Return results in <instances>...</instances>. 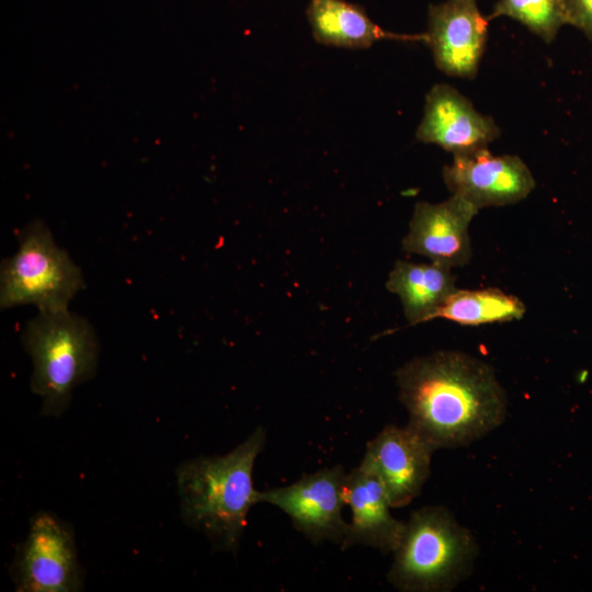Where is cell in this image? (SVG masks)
Segmentation results:
<instances>
[{"label": "cell", "instance_id": "10", "mask_svg": "<svg viewBox=\"0 0 592 592\" xmlns=\"http://www.w3.org/2000/svg\"><path fill=\"white\" fill-rule=\"evenodd\" d=\"M434 448L408 424L386 425L366 446L362 465L383 483L392 508L409 504L430 476Z\"/></svg>", "mask_w": 592, "mask_h": 592}, {"label": "cell", "instance_id": "17", "mask_svg": "<svg viewBox=\"0 0 592 592\" xmlns=\"http://www.w3.org/2000/svg\"><path fill=\"white\" fill-rule=\"evenodd\" d=\"M499 16L516 20L546 43L553 42L560 27L569 24L563 0H499L487 19Z\"/></svg>", "mask_w": 592, "mask_h": 592}, {"label": "cell", "instance_id": "7", "mask_svg": "<svg viewBox=\"0 0 592 592\" xmlns=\"http://www.w3.org/2000/svg\"><path fill=\"white\" fill-rule=\"evenodd\" d=\"M346 476L341 465L323 468L292 485L260 491V502L281 509L311 543L342 546L349 528L342 516Z\"/></svg>", "mask_w": 592, "mask_h": 592}, {"label": "cell", "instance_id": "3", "mask_svg": "<svg viewBox=\"0 0 592 592\" xmlns=\"http://www.w3.org/2000/svg\"><path fill=\"white\" fill-rule=\"evenodd\" d=\"M388 581L403 592H446L473 571L478 545L444 506L413 511L392 551Z\"/></svg>", "mask_w": 592, "mask_h": 592}, {"label": "cell", "instance_id": "8", "mask_svg": "<svg viewBox=\"0 0 592 592\" xmlns=\"http://www.w3.org/2000/svg\"><path fill=\"white\" fill-rule=\"evenodd\" d=\"M443 179L452 194L464 197L478 209L517 203L535 187L534 178L521 158L494 156L487 148L454 155L453 162L443 169Z\"/></svg>", "mask_w": 592, "mask_h": 592}, {"label": "cell", "instance_id": "2", "mask_svg": "<svg viewBox=\"0 0 592 592\" xmlns=\"http://www.w3.org/2000/svg\"><path fill=\"white\" fill-rule=\"evenodd\" d=\"M265 437L259 426L229 453L186 459L175 470L181 519L216 551L236 554L248 513L260 503L252 473Z\"/></svg>", "mask_w": 592, "mask_h": 592}, {"label": "cell", "instance_id": "4", "mask_svg": "<svg viewBox=\"0 0 592 592\" xmlns=\"http://www.w3.org/2000/svg\"><path fill=\"white\" fill-rule=\"evenodd\" d=\"M32 358L31 390L42 399L41 414L59 417L73 389L93 378L100 346L91 323L68 309L39 312L21 337Z\"/></svg>", "mask_w": 592, "mask_h": 592}, {"label": "cell", "instance_id": "11", "mask_svg": "<svg viewBox=\"0 0 592 592\" xmlns=\"http://www.w3.org/2000/svg\"><path fill=\"white\" fill-rule=\"evenodd\" d=\"M478 210L456 194L437 204L418 202L402 249L452 269L467 264L471 258L468 229Z\"/></svg>", "mask_w": 592, "mask_h": 592}, {"label": "cell", "instance_id": "16", "mask_svg": "<svg viewBox=\"0 0 592 592\" xmlns=\"http://www.w3.org/2000/svg\"><path fill=\"white\" fill-rule=\"evenodd\" d=\"M523 301L498 288L456 289L434 315L463 326L508 322L523 318Z\"/></svg>", "mask_w": 592, "mask_h": 592}, {"label": "cell", "instance_id": "18", "mask_svg": "<svg viewBox=\"0 0 592 592\" xmlns=\"http://www.w3.org/2000/svg\"><path fill=\"white\" fill-rule=\"evenodd\" d=\"M569 24L582 31L592 41V0H563Z\"/></svg>", "mask_w": 592, "mask_h": 592}, {"label": "cell", "instance_id": "15", "mask_svg": "<svg viewBox=\"0 0 592 592\" xmlns=\"http://www.w3.org/2000/svg\"><path fill=\"white\" fill-rule=\"evenodd\" d=\"M452 267L439 262L413 263L398 260L386 287L396 294L410 325L426 322L457 289Z\"/></svg>", "mask_w": 592, "mask_h": 592}, {"label": "cell", "instance_id": "1", "mask_svg": "<svg viewBox=\"0 0 592 592\" xmlns=\"http://www.w3.org/2000/svg\"><path fill=\"white\" fill-rule=\"evenodd\" d=\"M407 423L434 451L466 446L505 420L506 394L490 364L441 350L414 357L396 372Z\"/></svg>", "mask_w": 592, "mask_h": 592}, {"label": "cell", "instance_id": "13", "mask_svg": "<svg viewBox=\"0 0 592 592\" xmlns=\"http://www.w3.org/2000/svg\"><path fill=\"white\" fill-rule=\"evenodd\" d=\"M345 502L351 508L352 520L341 549L364 545L383 554L392 553L400 539L405 521L391 515L392 506L383 483L362 464L346 476Z\"/></svg>", "mask_w": 592, "mask_h": 592}, {"label": "cell", "instance_id": "12", "mask_svg": "<svg viewBox=\"0 0 592 592\" xmlns=\"http://www.w3.org/2000/svg\"><path fill=\"white\" fill-rule=\"evenodd\" d=\"M500 135L494 121L479 113L473 103L448 84L431 88L417 138L435 144L453 155L487 148Z\"/></svg>", "mask_w": 592, "mask_h": 592}, {"label": "cell", "instance_id": "6", "mask_svg": "<svg viewBox=\"0 0 592 592\" xmlns=\"http://www.w3.org/2000/svg\"><path fill=\"white\" fill-rule=\"evenodd\" d=\"M10 573L18 592L82 590L84 571L72 527L52 512H36L26 538L16 548Z\"/></svg>", "mask_w": 592, "mask_h": 592}, {"label": "cell", "instance_id": "5", "mask_svg": "<svg viewBox=\"0 0 592 592\" xmlns=\"http://www.w3.org/2000/svg\"><path fill=\"white\" fill-rule=\"evenodd\" d=\"M18 238L16 252L0 267L1 309L25 305L39 312L68 309L86 286L81 269L41 220L24 227Z\"/></svg>", "mask_w": 592, "mask_h": 592}, {"label": "cell", "instance_id": "9", "mask_svg": "<svg viewBox=\"0 0 592 592\" xmlns=\"http://www.w3.org/2000/svg\"><path fill=\"white\" fill-rule=\"evenodd\" d=\"M488 25L476 0L431 4L425 44L436 67L452 77L474 78L486 48Z\"/></svg>", "mask_w": 592, "mask_h": 592}, {"label": "cell", "instance_id": "14", "mask_svg": "<svg viewBox=\"0 0 592 592\" xmlns=\"http://www.w3.org/2000/svg\"><path fill=\"white\" fill-rule=\"evenodd\" d=\"M306 13L314 38L328 46L360 49L382 39L425 43V34L382 29L361 7L345 0H309Z\"/></svg>", "mask_w": 592, "mask_h": 592}]
</instances>
